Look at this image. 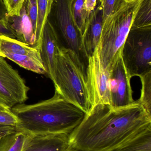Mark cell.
Masks as SVG:
<instances>
[{
    "label": "cell",
    "mask_w": 151,
    "mask_h": 151,
    "mask_svg": "<svg viewBox=\"0 0 151 151\" xmlns=\"http://www.w3.org/2000/svg\"><path fill=\"white\" fill-rule=\"evenodd\" d=\"M150 125L151 115L138 100L121 107L98 104L70 135V142L85 151H114Z\"/></svg>",
    "instance_id": "1"
},
{
    "label": "cell",
    "mask_w": 151,
    "mask_h": 151,
    "mask_svg": "<svg viewBox=\"0 0 151 151\" xmlns=\"http://www.w3.org/2000/svg\"><path fill=\"white\" fill-rule=\"evenodd\" d=\"M11 110L19 120L16 130L29 134L70 135L87 114L56 90L49 99L33 104H19Z\"/></svg>",
    "instance_id": "2"
},
{
    "label": "cell",
    "mask_w": 151,
    "mask_h": 151,
    "mask_svg": "<svg viewBox=\"0 0 151 151\" xmlns=\"http://www.w3.org/2000/svg\"><path fill=\"white\" fill-rule=\"evenodd\" d=\"M55 90L66 100L87 114L92 108L87 76L75 54L59 48L56 56L53 81Z\"/></svg>",
    "instance_id": "3"
},
{
    "label": "cell",
    "mask_w": 151,
    "mask_h": 151,
    "mask_svg": "<svg viewBox=\"0 0 151 151\" xmlns=\"http://www.w3.org/2000/svg\"><path fill=\"white\" fill-rule=\"evenodd\" d=\"M142 1L132 0L104 22L97 49L104 69L109 70L120 55Z\"/></svg>",
    "instance_id": "4"
},
{
    "label": "cell",
    "mask_w": 151,
    "mask_h": 151,
    "mask_svg": "<svg viewBox=\"0 0 151 151\" xmlns=\"http://www.w3.org/2000/svg\"><path fill=\"white\" fill-rule=\"evenodd\" d=\"M71 1L72 0H54L48 19L56 33L59 48L73 52L87 76L89 57L83 45L82 35L72 15Z\"/></svg>",
    "instance_id": "5"
},
{
    "label": "cell",
    "mask_w": 151,
    "mask_h": 151,
    "mask_svg": "<svg viewBox=\"0 0 151 151\" xmlns=\"http://www.w3.org/2000/svg\"><path fill=\"white\" fill-rule=\"evenodd\" d=\"M121 55L130 78L151 71V26L131 28Z\"/></svg>",
    "instance_id": "6"
},
{
    "label": "cell",
    "mask_w": 151,
    "mask_h": 151,
    "mask_svg": "<svg viewBox=\"0 0 151 151\" xmlns=\"http://www.w3.org/2000/svg\"><path fill=\"white\" fill-rule=\"evenodd\" d=\"M0 56L10 59L26 70L46 75L40 50L16 39L0 35Z\"/></svg>",
    "instance_id": "7"
},
{
    "label": "cell",
    "mask_w": 151,
    "mask_h": 151,
    "mask_svg": "<svg viewBox=\"0 0 151 151\" xmlns=\"http://www.w3.org/2000/svg\"><path fill=\"white\" fill-rule=\"evenodd\" d=\"M29 90L18 72L0 56V102L11 108L23 104Z\"/></svg>",
    "instance_id": "8"
},
{
    "label": "cell",
    "mask_w": 151,
    "mask_h": 151,
    "mask_svg": "<svg viewBox=\"0 0 151 151\" xmlns=\"http://www.w3.org/2000/svg\"><path fill=\"white\" fill-rule=\"evenodd\" d=\"M87 82L92 106L98 104H110V73L103 67L97 47L89 57Z\"/></svg>",
    "instance_id": "9"
},
{
    "label": "cell",
    "mask_w": 151,
    "mask_h": 151,
    "mask_svg": "<svg viewBox=\"0 0 151 151\" xmlns=\"http://www.w3.org/2000/svg\"><path fill=\"white\" fill-rule=\"evenodd\" d=\"M110 105L114 107L129 105L134 102L130 79L120 55L109 69Z\"/></svg>",
    "instance_id": "10"
},
{
    "label": "cell",
    "mask_w": 151,
    "mask_h": 151,
    "mask_svg": "<svg viewBox=\"0 0 151 151\" xmlns=\"http://www.w3.org/2000/svg\"><path fill=\"white\" fill-rule=\"evenodd\" d=\"M70 136L65 134H25L21 151H66L71 145Z\"/></svg>",
    "instance_id": "11"
},
{
    "label": "cell",
    "mask_w": 151,
    "mask_h": 151,
    "mask_svg": "<svg viewBox=\"0 0 151 151\" xmlns=\"http://www.w3.org/2000/svg\"><path fill=\"white\" fill-rule=\"evenodd\" d=\"M59 47L56 35L52 25L48 19L43 31L40 53L46 75L53 81L56 56Z\"/></svg>",
    "instance_id": "12"
},
{
    "label": "cell",
    "mask_w": 151,
    "mask_h": 151,
    "mask_svg": "<svg viewBox=\"0 0 151 151\" xmlns=\"http://www.w3.org/2000/svg\"><path fill=\"white\" fill-rule=\"evenodd\" d=\"M104 22L101 4L90 13L82 35V42L88 57L94 54L98 46Z\"/></svg>",
    "instance_id": "13"
},
{
    "label": "cell",
    "mask_w": 151,
    "mask_h": 151,
    "mask_svg": "<svg viewBox=\"0 0 151 151\" xmlns=\"http://www.w3.org/2000/svg\"><path fill=\"white\" fill-rule=\"evenodd\" d=\"M7 21L17 40L36 48L34 30L31 19L27 13L25 4L19 16H8Z\"/></svg>",
    "instance_id": "14"
},
{
    "label": "cell",
    "mask_w": 151,
    "mask_h": 151,
    "mask_svg": "<svg viewBox=\"0 0 151 151\" xmlns=\"http://www.w3.org/2000/svg\"><path fill=\"white\" fill-rule=\"evenodd\" d=\"M114 151H151V125Z\"/></svg>",
    "instance_id": "15"
},
{
    "label": "cell",
    "mask_w": 151,
    "mask_h": 151,
    "mask_svg": "<svg viewBox=\"0 0 151 151\" xmlns=\"http://www.w3.org/2000/svg\"><path fill=\"white\" fill-rule=\"evenodd\" d=\"M54 0H37V17L35 32V47L40 50L43 31Z\"/></svg>",
    "instance_id": "16"
},
{
    "label": "cell",
    "mask_w": 151,
    "mask_h": 151,
    "mask_svg": "<svg viewBox=\"0 0 151 151\" xmlns=\"http://www.w3.org/2000/svg\"><path fill=\"white\" fill-rule=\"evenodd\" d=\"M84 1L72 0L71 4V12L74 20L82 35L84 32L90 16V14L84 9Z\"/></svg>",
    "instance_id": "17"
},
{
    "label": "cell",
    "mask_w": 151,
    "mask_h": 151,
    "mask_svg": "<svg viewBox=\"0 0 151 151\" xmlns=\"http://www.w3.org/2000/svg\"><path fill=\"white\" fill-rule=\"evenodd\" d=\"M151 26V0H142L131 28Z\"/></svg>",
    "instance_id": "18"
},
{
    "label": "cell",
    "mask_w": 151,
    "mask_h": 151,
    "mask_svg": "<svg viewBox=\"0 0 151 151\" xmlns=\"http://www.w3.org/2000/svg\"><path fill=\"white\" fill-rule=\"evenodd\" d=\"M25 134L16 131L0 138V151H21Z\"/></svg>",
    "instance_id": "19"
},
{
    "label": "cell",
    "mask_w": 151,
    "mask_h": 151,
    "mask_svg": "<svg viewBox=\"0 0 151 151\" xmlns=\"http://www.w3.org/2000/svg\"><path fill=\"white\" fill-rule=\"evenodd\" d=\"M142 82V91L139 102L146 111L151 115V71L140 76Z\"/></svg>",
    "instance_id": "20"
},
{
    "label": "cell",
    "mask_w": 151,
    "mask_h": 151,
    "mask_svg": "<svg viewBox=\"0 0 151 151\" xmlns=\"http://www.w3.org/2000/svg\"><path fill=\"white\" fill-rule=\"evenodd\" d=\"M100 2L103 9V22L121 9L128 3L126 0H101Z\"/></svg>",
    "instance_id": "21"
},
{
    "label": "cell",
    "mask_w": 151,
    "mask_h": 151,
    "mask_svg": "<svg viewBox=\"0 0 151 151\" xmlns=\"http://www.w3.org/2000/svg\"><path fill=\"white\" fill-rule=\"evenodd\" d=\"M19 120L12 111L11 108L0 102V125L16 127Z\"/></svg>",
    "instance_id": "22"
},
{
    "label": "cell",
    "mask_w": 151,
    "mask_h": 151,
    "mask_svg": "<svg viewBox=\"0 0 151 151\" xmlns=\"http://www.w3.org/2000/svg\"><path fill=\"white\" fill-rule=\"evenodd\" d=\"M8 16H19L26 0H3Z\"/></svg>",
    "instance_id": "23"
},
{
    "label": "cell",
    "mask_w": 151,
    "mask_h": 151,
    "mask_svg": "<svg viewBox=\"0 0 151 151\" xmlns=\"http://www.w3.org/2000/svg\"><path fill=\"white\" fill-rule=\"evenodd\" d=\"M25 6L27 13L33 24L35 35L37 17V0H26Z\"/></svg>",
    "instance_id": "24"
},
{
    "label": "cell",
    "mask_w": 151,
    "mask_h": 151,
    "mask_svg": "<svg viewBox=\"0 0 151 151\" xmlns=\"http://www.w3.org/2000/svg\"><path fill=\"white\" fill-rule=\"evenodd\" d=\"M0 35L16 39L15 33L8 24L7 19L0 20Z\"/></svg>",
    "instance_id": "25"
},
{
    "label": "cell",
    "mask_w": 151,
    "mask_h": 151,
    "mask_svg": "<svg viewBox=\"0 0 151 151\" xmlns=\"http://www.w3.org/2000/svg\"><path fill=\"white\" fill-rule=\"evenodd\" d=\"M97 4V0H84V8L85 10L90 13L95 9Z\"/></svg>",
    "instance_id": "26"
},
{
    "label": "cell",
    "mask_w": 151,
    "mask_h": 151,
    "mask_svg": "<svg viewBox=\"0 0 151 151\" xmlns=\"http://www.w3.org/2000/svg\"><path fill=\"white\" fill-rule=\"evenodd\" d=\"M16 131L17 130L14 127L0 125V138L7 135L15 133Z\"/></svg>",
    "instance_id": "27"
},
{
    "label": "cell",
    "mask_w": 151,
    "mask_h": 151,
    "mask_svg": "<svg viewBox=\"0 0 151 151\" xmlns=\"http://www.w3.org/2000/svg\"><path fill=\"white\" fill-rule=\"evenodd\" d=\"M8 13L3 0H0V20L7 19Z\"/></svg>",
    "instance_id": "28"
},
{
    "label": "cell",
    "mask_w": 151,
    "mask_h": 151,
    "mask_svg": "<svg viewBox=\"0 0 151 151\" xmlns=\"http://www.w3.org/2000/svg\"><path fill=\"white\" fill-rule=\"evenodd\" d=\"M66 151H85L83 150H81L79 149L78 147L76 146H74L71 143V145L69 146V148L67 149V150Z\"/></svg>",
    "instance_id": "29"
},
{
    "label": "cell",
    "mask_w": 151,
    "mask_h": 151,
    "mask_svg": "<svg viewBox=\"0 0 151 151\" xmlns=\"http://www.w3.org/2000/svg\"><path fill=\"white\" fill-rule=\"evenodd\" d=\"M131 1H132V0H126L127 2H130Z\"/></svg>",
    "instance_id": "30"
},
{
    "label": "cell",
    "mask_w": 151,
    "mask_h": 151,
    "mask_svg": "<svg viewBox=\"0 0 151 151\" xmlns=\"http://www.w3.org/2000/svg\"><path fill=\"white\" fill-rule=\"evenodd\" d=\"M98 1H100H100H101V0H98Z\"/></svg>",
    "instance_id": "31"
}]
</instances>
